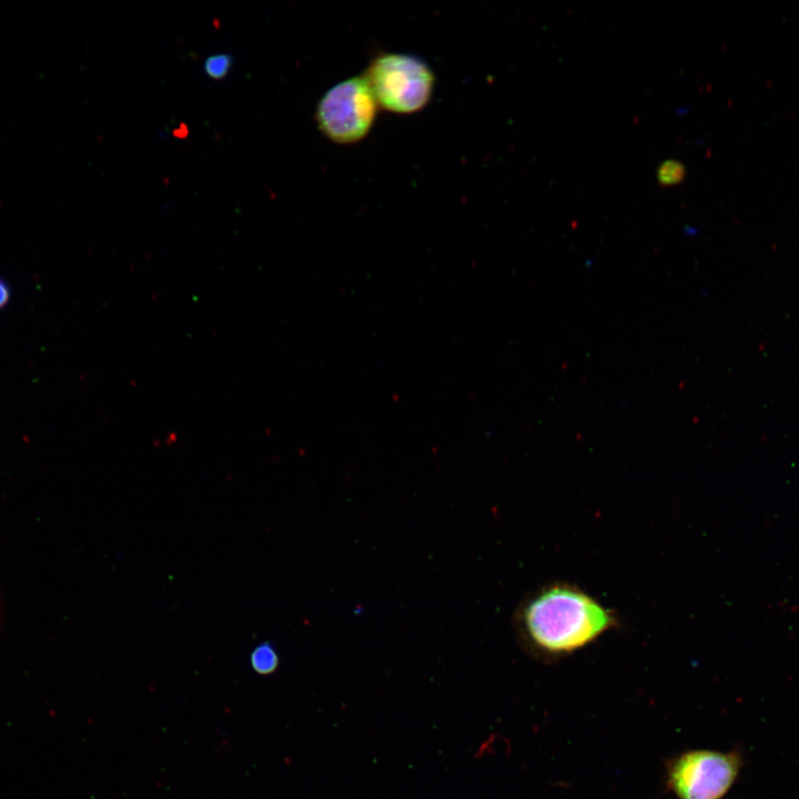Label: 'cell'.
Returning a JSON list of instances; mask_svg holds the SVG:
<instances>
[{
	"label": "cell",
	"mask_w": 799,
	"mask_h": 799,
	"mask_svg": "<svg viewBox=\"0 0 799 799\" xmlns=\"http://www.w3.org/2000/svg\"><path fill=\"white\" fill-rule=\"evenodd\" d=\"M617 617L595 597L568 583H554L530 595L517 609L515 625L524 648L545 659L569 656L617 625Z\"/></svg>",
	"instance_id": "cell-1"
},
{
	"label": "cell",
	"mask_w": 799,
	"mask_h": 799,
	"mask_svg": "<svg viewBox=\"0 0 799 799\" xmlns=\"http://www.w3.org/2000/svg\"><path fill=\"white\" fill-rule=\"evenodd\" d=\"M734 752L688 749L664 763L665 790L674 799H721L739 770Z\"/></svg>",
	"instance_id": "cell-2"
},
{
	"label": "cell",
	"mask_w": 799,
	"mask_h": 799,
	"mask_svg": "<svg viewBox=\"0 0 799 799\" xmlns=\"http://www.w3.org/2000/svg\"><path fill=\"white\" fill-rule=\"evenodd\" d=\"M378 104L395 113H413L428 102L434 74L421 59L402 53L376 57L363 74Z\"/></svg>",
	"instance_id": "cell-3"
},
{
	"label": "cell",
	"mask_w": 799,
	"mask_h": 799,
	"mask_svg": "<svg viewBox=\"0 0 799 799\" xmlns=\"http://www.w3.org/2000/svg\"><path fill=\"white\" fill-rule=\"evenodd\" d=\"M377 101L364 75L344 80L322 97L316 108L320 130L336 143H354L371 130Z\"/></svg>",
	"instance_id": "cell-4"
},
{
	"label": "cell",
	"mask_w": 799,
	"mask_h": 799,
	"mask_svg": "<svg viewBox=\"0 0 799 799\" xmlns=\"http://www.w3.org/2000/svg\"><path fill=\"white\" fill-rule=\"evenodd\" d=\"M279 665V653L269 641L261 643L250 654V666L257 675H271L277 669Z\"/></svg>",
	"instance_id": "cell-5"
},
{
	"label": "cell",
	"mask_w": 799,
	"mask_h": 799,
	"mask_svg": "<svg viewBox=\"0 0 799 799\" xmlns=\"http://www.w3.org/2000/svg\"><path fill=\"white\" fill-rule=\"evenodd\" d=\"M233 58L229 53H218L209 55L203 63L205 74L213 80L224 79L232 67Z\"/></svg>",
	"instance_id": "cell-6"
},
{
	"label": "cell",
	"mask_w": 799,
	"mask_h": 799,
	"mask_svg": "<svg viewBox=\"0 0 799 799\" xmlns=\"http://www.w3.org/2000/svg\"><path fill=\"white\" fill-rule=\"evenodd\" d=\"M685 166L677 160H666L657 169V180L661 185H674L682 181Z\"/></svg>",
	"instance_id": "cell-7"
},
{
	"label": "cell",
	"mask_w": 799,
	"mask_h": 799,
	"mask_svg": "<svg viewBox=\"0 0 799 799\" xmlns=\"http://www.w3.org/2000/svg\"><path fill=\"white\" fill-rule=\"evenodd\" d=\"M12 300V287L9 281L0 275V311L8 307Z\"/></svg>",
	"instance_id": "cell-8"
}]
</instances>
